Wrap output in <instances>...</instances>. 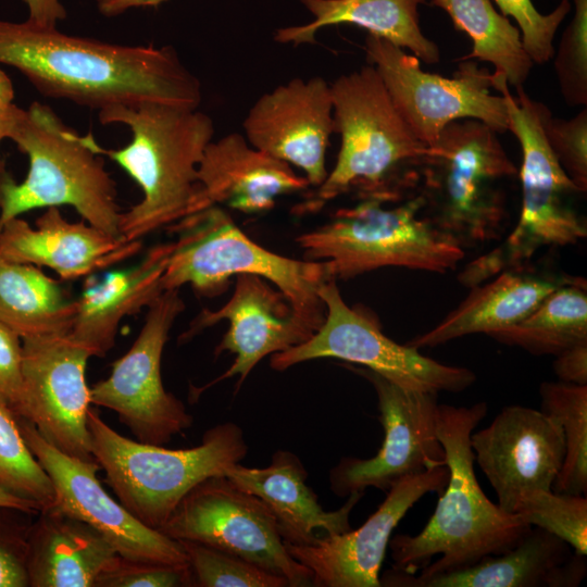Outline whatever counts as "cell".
Wrapping results in <instances>:
<instances>
[{
	"mask_svg": "<svg viewBox=\"0 0 587 587\" xmlns=\"http://www.w3.org/2000/svg\"><path fill=\"white\" fill-rule=\"evenodd\" d=\"M0 64L45 97L92 110L142 102L199 108L198 77L168 46H127L73 36L29 18H0Z\"/></svg>",
	"mask_w": 587,
	"mask_h": 587,
	"instance_id": "obj_1",
	"label": "cell"
},
{
	"mask_svg": "<svg viewBox=\"0 0 587 587\" xmlns=\"http://www.w3.org/2000/svg\"><path fill=\"white\" fill-rule=\"evenodd\" d=\"M487 412L485 401L438 404L437 436L449 479L425 527L415 536L390 538L392 570L414 574L422 569L419 577L463 570L510 550L529 529L520 514L490 501L477 482L470 439Z\"/></svg>",
	"mask_w": 587,
	"mask_h": 587,
	"instance_id": "obj_2",
	"label": "cell"
},
{
	"mask_svg": "<svg viewBox=\"0 0 587 587\" xmlns=\"http://www.w3.org/2000/svg\"><path fill=\"white\" fill-rule=\"evenodd\" d=\"M99 121L122 124L132 133L130 142L105 149L92 139V148L118 164L140 187L141 200L122 213L120 235L140 240L189 214L197 172L212 141V118L198 108L142 102L98 111Z\"/></svg>",
	"mask_w": 587,
	"mask_h": 587,
	"instance_id": "obj_3",
	"label": "cell"
},
{
	"mask_svg": "<svg viewBox=\"0 0 587 587\" xmlns=\"http://www.w3.org/2000/svg\"><path fill=\"white\" fill-rule=\"evenodd\" d=\"M330 90L340 149L334 168L303 209L319 210L351 189L360 199L399 202L420 186L428 146L400 116L372 64L339 76Z\"/></svg>",
	"mask_w": 587,
	"mask_h": 587,
	"instance_id": "obj_4",
	"label": "cell"
},
{
	"mask_svg": "<svg viewBox=\"0 0 587 587\" xmlns=\"http://www.w3.org/2000/svg\"><path fill=\"white\" fill-rule=\"evenodd\" d=\"M9 139L28 158L22 183L0 177V229L18 215L37 209L71 205L90 225L120 235L122 212L116 188L93 136L67 126L47 104L18 108Z\"/></svg>",
	"mask_w": 587,
	"mask_h": 587,
	"instance_id": "obj_5",
	"label": "cell"
},
{
	"mask_svg": "<svg viewBox=\"0 0 587 587\" xmlns=\"http://www.w3.org/2000/svg\"><path fill=\"white\" fill-rule=\"evenodd\" d=\"M167 228L176 240L162 277L163 290L190 285L199 295L211 297L224 291L232 276L253 274L277 287L314 333L323 324L326 310L320 289L334 279L327 261L295 260L261 247L220 205L187 215Z\"/></svg>",
	"mask_w": 587,
	"mask_h": 587,
	"instance_id": "obj_6",
	"label": "cell"
},
{
	"mask_svg": "<svg viewBox=\"0 0 587 587\" xmlns=\"http://www.w3.org/2000/svg\"><path fill=\"white\" fill-rule=\"evenodd\" d=\"M87 425L90 451L107 484L135 517L158 530L189 490L208 477L225 475L248 452L242 428L232 422L209 428L200 445L187 449L124 437L91 408Z\"/></svg>",
	"mask_w": 587,
	"mask_h": 587,
	"instance_id": "obj_7",
	"label": "cell"
},
{
	"mask_svg": "<svg viewBox=\"0 0 587 587\" xmlns=\"http://www.w3.org/2000/svg\"><path fill=\"white\" fill-rule=\"evenodd\" d=\"M517 173L495 129L477 120L454 121L425 154L423 213L463 249L498 239L508 215L504 184Z\"/></svg>",
	"mask_w": 587,
	"mask_h": 587,
	"instance_id": "obj_8",
	"label": "cell"
},
{
	"mask_svg": "<svg viewBox=\"0 0 587 587\" xmlns=\"http://www.w3.org/2000/svg\"><path fill=\"white\" fill-rule=\"evenodd\" d=\"M498 91L507 103L508 130L522 150V209L504 241L464 266L459 279L467 287L503 271L522 268L544 248L573 246L587 236L586 221L573 205V198L583 192L567 177L546 140L541 102L533 100L523 87L516 88V97L509 85Z\"/></svg>",
	"mask_w": 587,
	"mask_h": 587,
	"instance_id": "obj_9",
	"label": "cell"
},
{
	"mask_svg": "<svg viewBox=\"0 0 587 587\" xmlns=\"http://www.w3.org/2000/svg\"><path fill=\"white\" fill-rule=\"evenodd\" d=\"M387 204L360 199L296 241L307 260L327 261L335 280L387 266L440 274L457 267L464 249L424 215L420 193L400 204Z\"/></svg>",
	"mask_w": 587,
	"mask_h": 587,
	"instance_id": "obj_10",
	"label": "cell"
},
{
	"mask_svg": "<svg viewBox=\"0 0 587 587\" xmlns=\"http://www.w3.org/2000/svg\"><path fill=\"white\" fill-rule=\"evenodd\" d=\"M320 297L326 310L323 324L303 344L272 354L273 370L334 358L362 365L401 388L434 394L461 392L476 380L466 367L440 363L387 337L376 320L345 302L336 280L325 283Z\"/></svg>",
	"mask_w": 587,
	"mask_h": 587,
	"instance_id": "obj_11",
	"label": "cell"
},
{
	"mask_svg": "<svg viewBox=\"0 0 587 587\" xmlns=\"http://www.w3.org/2000/svg\"><path fill=\"white\" fill-rule=\"evenodd\" d=\"M364 50L396 110L425 145L459 120L480 121L498 134L509 129L504 97L491 93V74L475 62L462 60L448 78L424 72L415 55L375 35L367 34Z\"/></svg>",
	"mask_w": 587,
	"mask_h": 587,
	"instance_id": "obj_12",
	"label": "cell"
},
{
	"mask_svg": "<svg viewBox=\"0 0 587 587\" xmlns=\"http://www.w3.org/2000/svg\"><path fill=\"white\" fill-rule=\"evenodd\" d=\"M159 530L240 557L285 578L289 587L312 586L311 572L287 551L268 508L226 475L196 485Z\"/></svg>",
	"mask_w": 587,
	"mask_h": 587,
	"instance_id": "obj_13",
	"label": "cell"
},
{
	"mask_svg": "<svg viewBox=\"0 0 587 587\" xmlns=\"http://www.w3.org/2000/svg\"><path fill=\"white\" fill-rule=\"evenodd\" d=\"M178 290H164L148 307L129 350L113 362L108 378L90 387L91 403L115 412L143 444L164 446L193 423L185 404L164 388L161 375L168 333L185 308Z\"/></svg>",
	"mask_w": 587,
	"mask_h": 587,
	"instance_id": "obj_14",
	"label": "cell"
},
{
	"mask_svg": "<svg viewBox=\"0 0 587 587\" xmlns=\"http://www.w3.org/2000/svg\"><path fill=\"white\" fill-rule=\"evenodd\" d=\"M366 378L378 400L384 441L369 459L342 458L329 472L338 497L374 487L383 491L404 477L446 465L437 436L438 394L401 388L366 367H351Z\"/></svg>",
	"mask_w": 587,
	"mask_h": 587,
	"instance_id": "obj_15",
	"label": "cell"
},
{
	"mask_svg": "<svg viewBox=\"0 0 587 587\" xmlns=\"http://www.w3.org/2000/svg\"><path fill=\"white\" fill-rule=\"evenodd\" d=\"M17 422L27 446L52 482V508L89 525L124 559L188 565L178 540L141 523L105 491L96 475L100 469L96 461L68 455L45 440L27 420L17 417Z\"/></svg>",
	"mask_w": 587,
	"mask_h": 587,
	"instance_id": "obj_16",
	"label": "cell"
},
{
	"mask_svg": "<svg viewBox=\"0 0 587 587\" xmlns=\"http://www.w3.org/2000/svg\"><path fill=\"white\" fill-rule=\"evenodd\" d=\"M90 357L68 335L22 339V417L60 451L95 461L87 425Z\"/></svg>",
	"mask_w": 587,
	"mask_h": 587,
	"instance_id": "obj_17",
	"label": "cell"
},
{
	"mask_svg": "<svg viewBox=\"0 0 587 587\" xmlns=\"http://www.w3.org/2000/svg\"><path fill=\"white\" fill-rule=\"evenodd\" d=\"M471 447L498 497V507L514 514L529 490H551L565 457L560 424L541 410L508 405L479 432Z\"/></svg>",
	"mask_w": 587,
	"mask_h": 587,
	"instance_id": "obj_18",
	"label": "cell"
},
{
	"mask_svg": "<svg viewBox=\"0 0 587 587\" xmlns=\"http://www.w3.org/2000/svg\"><path fill=\"white\" fill-rule=\"evenodd\" d=\"M448 479L446 465L404 477L389 488L378 509L359 528L327 535L310 546L285 547L311 572L312 586H382L379 572L392 530L424 495L442 494Z\"/></svg>",
	"mask_w": 587,
	"mask_h": 587,
	"instance_id": "obj_19",
	"label": "cell"
},
{
	"mask_svg": "<svg viewBox=\"0 0 587 587\" xmlns=\"http://www.w3.org/2000/svg\"><path fill=\"white\" fill-rule=\"evenodd\" d=\"M242 128L255 149L296 165L311 186L327 177L325 154L335 133L330 84L315 76L295 78L262 95Z\"/></svg>",
	"mask_w": 587,
	"mask_h": 587,
	"instance_id": "obj_20",
	"label": "cell"
},
{
	"mask_svg": "<svg viewBox=\"0 0 587 587\" xmlns=\"http://www.w3.org/2000/svg\"><path fill=\"white\" fill-rule=\"evenodd\" d=\"M222 320H227L229 326L214 354L228 351L235 354V360L225 373L201 390L236 375L239 388L263 358L303 344L314 334L278 289L253 274L236 275L229 300L215 311L204 309L180 340L187 341Z\"/></svg>",
	"mask_w": 587,
	"mask_h": 587,
	"instance_id": "obj_21",
	"label": "cell"
},
{
	"mask_svg": "<svg viewBox=\"0 0 587 587\" xmlns=\"http://www.w3.org/2000/svg\"><path fill=\"white\" fill-rule=\"evenodd\" d=\"M309 186L290 164L253 148L242 134L229 133L207 146L188 215L222 204L246 214L263 213L278 197Z\"/></svg>",
	"mask_w": 587,
	"mask_h": 587,
	"instance_id": "obj_22",
	"label": "cell"
},
{
	"mask_svg": "<svg viewBox=\"0 0 587 587\" xmlns=\"http://www.w3.org/2000/svg\"><path fill=\"white\" fill-rule=\"evenodd\" d=\"M558 536L530 526L510 550L453 572L419 577L392 570L380 584L401 587H576L586 575V555Z\"/></svg>",
	"mask_w": 587,
	"mask_h": 587,
	"instance_id": "obj_23",
	"label": "cell"
},
{
	"mask_svg": "<svg viewBox=\"0 0 587 587\" xmlns=\"http://www.w3.org/2000/svg\"><path fill=\"white\" fill-rule=\"evenodd\" d=\"M36 228L15 217L0 229V255L7 260L48 266L63 279L88 276L117 264L141 249V241L64 218L58 207L36 221Z\"/></svg>",
	"mask_w": 587,
	"mask_h": 587,
	"instance_id": "obj_24",
	"label": "cell"
},
{
	"mask_svg": "<svg viewBox=\"0 0 587 587\" xmlns=\"http://www.w3.org/2000/svg\"><path fill=\"white\" fill-rule=\"evenodd\" d=\"M225 475L263 501L273 514L284 542L295 546H310L327 535L351 529L350 513L364 495V491L353 492L338 510H323L317 496L307 485L305 467L287 450L275 451L265 467L237 463Z\"/></svg>",
	"mask_w": 587,
	"mask_h": 587,
	"instance_id": "obj_25",
	"label": "cell"
},
{
	"mask_svg": "<svg viewBox=\"0 0 587 587\" xmlns=\"http://www.w3.org/2000/svg\"><path fill=\"white\" fill-rule=\"evenodd\" d=\"M173 241L158 243L126 270L89 278L75 299L76 312L68 337L91 357H104L115 342L118 325L128 315L149 307L164 290L165 272Z\"/></svg>",
	"mask_w": 587,
	"mask_h": 587,
	"instance_id": "obj_26",
	"label": "cell"
},
{
	"mask_svg": "<svg viewBox=\"0 0 587 587\" xmlns=\"http://www.w3.org/2000/svg\"><path fill=\"white\" fill-rule=\"evenodd\" d=\"M120 554L93 528L54 508L38 513L28 537L30 587H95Z\"/></svg>",
	"mask_w": 587,
	"mask_h": 587,
	"instance_id": "obj_27",
	"label": "cell"
},
{
	"mask_svg": "<svg viewBox=\"0 0 587 587\" xmlns=\"http://www.w3.org/2000/svg\"><path fill=\"white\" fill-rule=\"evenodd\" d=\"M574 277L507 270L486 284L472 287L467 297L428 332L408 345L433 348L472 334L489 335L526 317L553 290Z\"/></svg>",
	"mask_w": 587,
	"mask_h": 587,
	"instance_id": "obj_28",
	"label": "cell"
},
{
	"mask_svg": "<svg viewBox=\"0 0 587 587\" xmlns=\"http://www.w3.org/2000/svg\"><path fill=\"white\" fill-rule=\"evenodd\" d=\"M314 16L305 25L277 29L274 39L282 43H311L323 27L357 25L369 34L409 49L425 63L439 61V49L422 33L419 8L426 0H301Z\"/></svg>",
	"mask_w": 587,
	"mask_h": 587,
	"instance_id": "obj_29",
	"label": "cell"
},
{
	"mask_svg": "<svg viewBox=\"0 0 587 587\" xmlns=\"http://www.w3.org/2000/svg\"><path fill=\"white\" fill-rule=\"evenodd\" d=\"M76 301L33 264L0 255V324L21 339L67 335Z\"/></svg>",
	"mask_w": 587,
	"mask_h": 587,
	"instance_id": "obj_30",
	"label": "cell"
},
{
	"mask_svg": "<svg viewBox=\"0 0 587 587\" xmlns=\"http://www.w3.org/2000/svg\"><path fill=\"white\" fill-rule=\"evenodd\" d=\"M451 18L454 28L473 41L472 52L462 60L477 59L495 66L492 87H523L534 62L526 53L520 29L498 13L490 0H430Z\"/></svg>",
	"mask_w": 587,
	"mask_h": 587,
	"instance_id": "obj_31",
	"label": "cell"
},
{
	"mask_svg": "<svg viewBox=\"0 0 587 587\" xmlns=\"http://www.w3.org/2000/svg\"><path fill=\"white\" fill-rule=\"evenodd\" d=\"M487 336L535 355L555 357L587 342L586 280L574 277L549 294L522 321Z\"/></svg>",
	"mask_w": 587,
	"mask_h": 587,
	"instance_id": "obj_32",
	"label": "cell"
},
{
	"mask_svg": "<svg viewBox=\"0 0 587 587\" xmlns=\"http://www.w3.org/2000/svg\"><path fill=\"white\" fill-rule=\"evenodd\" d=\"M540 410L561 426L565 457L551 489L587 495V385L544 382L539 387Z\"/></svg>",
	"mask_w": 587,
	"mask_h": 587,
	"instance_id": "obj_33",
	"label": "cell"
},
{
	"mask_svg": "<svg viewBox=\"0 0 587 587\" xmlns=\"http://www.w3.org/2000/svg\"><path fill=\"white\" fill-rule=\"evenodd\" d=\"M0 487L34 503L39 511L54 505L52 482L27 446L17 417L0 405Z\"/></svg>",
	"mask_w": 587,
	"mask_h": 587,
	"instance_id": "obj_34",
	"label": "cell"
},
{
	"mask_svg": "<svg viewBox=\"0 0 587 587\" xmlns=\"http://www.w3.org/2000/svg\"><path fill=\"white\" fill-rule=\"evenodd\" d=\"M530 526H538L587 554V498L545 489L526 491L516 509Z\"/></svg>",
	"mask_w": 587,
	"mask_h": 587,
	"instance_id": "obj_35",
	"label": "cell"
},
{
	"mask_svg": "<svg viewBox=\"0 0 587 587\" xmlns=\"http://www.w3.org/2000/svg\"><path fill=\"white\" fill-rule=\"evenodd\" d=\"M198 587H289L288 582L235 554L191 540H178Z\"/></svg>",
	"mask_w": 587,
	"mask_h": 587,
	"instance_id": "obj_36",
	"label": "cell"
},
{
	"mask_svg": "<svg viewBox=\"0 0 587 587\" xmlns=\"http://www.w3.org/2000/svg\"><path fill=\"white\" fill-rule=\"evenodd\" d=\"M575 12L562 34L554 71L564 101L571 107L587 103V0H573Z\"/></svg>",
	"mask_w": 587,
	"mask_h": 587,
	"instance_id": "obj_37",
	"label": "cell"
},
{
	"mask_svg": "<svg viewBox=\"0 0 587 587\" xmlns=\"http://www.w3.org/2000/svg\"><path fill=\"white\" fill-rule=\"evenodd\" d=\"M540 118L546 140L559 164L582 191L587 190V110L570 120L554 117L541 103Z\"/></svg>",
	"mask_w": 587,
	"mask_h": 587,
	"instance_id": "obj_38",
	"label": "cell"
},
{
	"mask_svg": "<svg viewBox=\"0 0 587 587\" xmlns=\"http://www.w3.org/2000/svg\"><path fill=\"white\" fill-rule=\"evenodd\" d=\"M503 16L517 23L524 49L534 63H546L554 55L557 29L571 11V2L561 0L549 14L539 13L532 0H494Z\"/></svg>",
	"mask_w": 587,
	"mask_h": 587,
	"instance_id": "obj_39",
	"label": "cell"
},
{
	"mask_svg": "<svg viewBox=\"0 0 587 587\" xmlns=\"http://www.w3.org/2000/svg\"><path fill=\"white\" fill-rule=\"evenodd\" d=\"M193 586L188 565L138 562L121 555L97 579L95 587H186Z\"/></svg>",
	"mask_w": 587,
	"mask_h": 587,
	"instance_id": "obj_40",
	"label": "cell"
},
{
	"mask_svg": "<svg viewBox=\"0 0 587 587\" xmlns=\"http://www.w3.org/2000/svg\"><path fill=\"white\" fill-rule=\"evenodd\" d=\"M26 514L0 508V587L29 586L27 557L32 523L25 521Z\"/></svg>",
	"mask_w": 587,
	"mask_h": 587,
	"instance_id": "obj_41",
	"label": "cell"
},
{
	"mask_svg": "<svg viewBox=\"0 0 587 587\" xmlns=\"http://www.w3.org/2000/svg\"><path fill=\"white\" fill-rule=\"evenodd\" d=\"M0 405L23 413L22 339L0 324Z\"/></svg>",
	"mask_w": 587,
	"mask_h": 587,
	"instance_id": "obj_42",
	"label": "cell"
},
{
	"mask_svg": "<svg viewBox=\"0 0 587 587\" xmlns=\"http://www.w3.org/2000/svg\"><path fill=\"white\" fill-rule=\"evenodd\" d=\"M552 366L559 380L587 385V342L578 344L555 355Z\"/></svg>",
	"mask_w": 587,
	"mask_h": 587,
	"instance_id": "obj_43",
	"label": "cell"
},
{
	"mask_svg": "<svg viewBox=\"0 0 587 587\" xmlns=\"http://www.w3.org/2000/svg\"><path fill=\"white\" fill-rule=\"evenodd\" d=\"M28 9V18L42 24L57 26L66 17V10L60 0H22Z\"/></svg>",
	"mask_w": 587,
	"mask_h": 587,
	"instance_id": "obj_44",
	"label": "cell"
},
{
	"mask_svg": "<svg viewBox=\"0 0 587 587\" xmlns=\"http://www.w3.org/2000/svg\"><path fill=\"white\" fill-rule=\"evenodd\" d=\"M167 0H97V8L104 16H117L130 9L158 7Z\"/></svg>",
	"mask_w": 587,
	"mask_h": 587,
	"instance_id": "obj_45",
	"label": "cell"
},
{
	"mask_svg": "<svg viewBox=\"0 0 587 587\" xmlns=\"http://www.w3.org/2000/svg\"><path fill=\"white\" fill-rule=\"evenodd\" d=\"M0 508L15 509L30 515H38L39 509L32 502L17 498L0 487Z\"/></svg>",
	"mask_w": 587,
	"mask_h": 587,
	"instance_id": "obj_46",
	"label": "cell"
},
{
	"mask_svg": "<svg viewBox=\"0 0 587 587\" xmlns=\"http://www.w3.org/2000/svg\"><path fill=\"white\" fill-rule=\"evenodd\" d=\"M14 88L11 79L0 67V109H10L14 105Z\"/></svg>",
	"mask_w": 587,
	"mask_h": 587,
	"instance_id": "obj_47",
	"label": "cell"
},
{
	"mask_svg": "<svg viewBox=\"0 0 587 587\" xmlns=\"http://www.w3.org/2000/svg\"><path fill=\"white\" fill-rule=\"evenodd\" d=\"M18 108L14 104L10 109H0V142L9 139Z\"/></svg>",
	"mask_w": 587,
	"mask_h": 587,
	"instance_id": "obj_48",
	"label": "cell"
},
{
	"mask_svg": "<svg viewBox=\"0 0 587 587\" xmlns=\"http://www.w3.org/2000/svg\"><path fill=\"white\" fill-rule=\"evenodd\" d=\"M4 174V166H3V162L2 160L0 159V177Z\"/></svg>",
	"mask_w": 587,
	"mask_h": 587,
	"instance_id": "obj_49",
	"label": "cell"
}]
</instances>
